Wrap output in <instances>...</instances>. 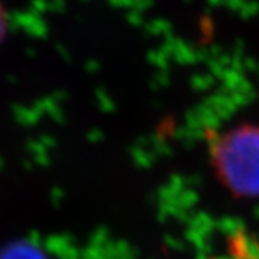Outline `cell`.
<instances>
[{
	"label": "cell",
	"mask_w": 259,
	"mask_h": 259,
	"mask_svg": "<svg viewBox=\"0 0 259 259\" xmlns=\"http://www.w3.org/2000/svg\"><path fill=\"white\" fill-rule=\"evenodd\" d=\"M5 29H6V19H5V13L0 9V37L3 36Z\"/></svg>",
	"instance_id": "4"
},
{
	"label": "cell",
	"mask_w": 259,
	"mask_h": 259,
	"mask_svg": "<svg viewBox=\"0 0 259 259\" xmlns=\"http://www.w3.org/2000/svg\"><path fill=\"white\" fill-rule=\"evenodd\" d=\"M207 150L221 185L233 196L259 197L258 122H239L210 131Z\"/></svg>",
	"instance_id": "1"
},
{
	"label": "cell",
	"mask_w": 259,
	"mask_h": 259,
	"mask_svg": "<svg viewBox=\"0 0 259 259\" xmlns=\"http://www.w3.org/2000/svg\"><path fill=\"white\" fill-rule=\"evenodd\" d=\"M206 259H259V238L245 229L231 232L219 253Z\"/></svg>",
	"instance_id": "2"
},
{
	"label": "cell",
	"mask_w": 259,
	"mask_h": 259,
	"mask_svg": "<svg viewBox=\"0 0 259 259\" xmlns=\"http://www.w3.org/2000/svg\"><path fill=\"white\" fill-rule=\"evenodd\" d=\"M3 259H40L37 255H35L32 250H26V249H16L13 252L8 253L6 256Z\"/></svg>",
	"instance_id": "3"
}]
</instances>
